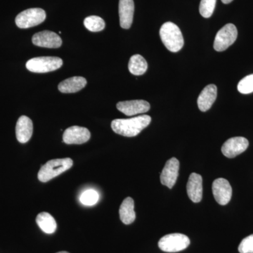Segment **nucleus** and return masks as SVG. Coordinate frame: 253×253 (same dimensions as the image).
<instances>
[{"label": "nucleus", "mask_w": 253, "mask_h": 253, "mask_svg": "<svg viewBox=\"0 0 253 253\" xmlns=\"http://www.w3.org/2000/svg\"><path fill=\"white\" fill-rule=\"evenodd\" d=\"M151 122V118L147 115L137 116L129 119H116L111 123V128L116 134L127 137L138 135Z\"/></svg>", "instance_id": "nucleus-1"}, {"label": "nucleus", "mask_w": 253, "mask_h": 253, "mask_svg": "<svg viewBox=\"0 0 253 253\" xmlns=\"http://www.w3.org/2000/svg\"><path fill=\"white\" fill-rule=\"evenodd\" d=\"M160 36L163 44L169 51L177 52L182 49L184 41L179 28L172 22H166L161 26Z\"/></svg>", "instance_id": "nucleus-2"}, {"label": "nucleus", "mask_w": 253, "mask_h": 253, "mask_svg": "<svg viewBox=\"0 0 253 253\" xmlns=\"http://www.w3.org/2000/svg\"><path fill=\"white\" fill-rule=\"evenodd\" d=\"M73 166V160L69 158L51 160L42 166L38 172V179L42 182H47L66 172Z\"/></svg>", "instance_id": "nucleus-3"}, {"label": "nucleus", "mask_w": 253, "mask_h": 253, "mask_svg": "<svg viewBox=\"0 0 253 253\" xmlns=\"http://www.w3.org/2000/svg\"><path fill=\"white\" fill-rule=\"evenodd\" d=\"M63 65L62 59L55 56L33 58L26 63V68L31 72L44 73L56 71Z\"/></svg>", "instance_id": "nucleus-4"}, {"label": "nucleus", "mask_w": 253, "mask_h": 253, "mask_svg": "<svg viewBox=\"0 0 253 253\" xmlns=\"http://www.w3.org/2000/svg\"><path fill=\"white\" fill-rule=\"evenodd\" d=\"M190 244L188 236L182 234H171L163 236L158 242L161 251L166 253H177L187 249Z\"/></svg>", "instance_id": "nucleus-5"}, {"label": "nucleus", "mask_w": 253, "mask_h": 253, "mask_svg": "<svg viewBox=\"0 0 253 253\" xmlns=\"http://www.w3.org/2000/svg\"><path fill=\"white\" fill-rule=\"evenodd\" d=\"M46 19V13L41 8L25 10L16 16V24L20 28H29L38 26Z\"/></svg>", "instance_id": "nucleus-6"}, {"label": "nucleus", "mask_w": 253, "mask_h": 253, "mask_svg": "<svg viewBox=\"0 0 253 253\" xmlns=\"http://www.w3.org/2000/svg\"><path fill=\"white\" fill-rule=\"evenodd\" d=\"M238 36L237 28L232 23L226 24L221 28L215 36L214 49L217 51H223L232 45Z\"/></svg>", "instance_id": "nucleus-7"}, {"label": "nucleus", "mask_w": 253, "mask_h": 253, "mask_svg": "<svg viewBox=\"0 0 253 253\" xmlns=\"http://www.w3.org/2000/svg\"><path fill=\"white\" fill-rule=\"evenodd\" d=\"M249 146L247 139L243 136L231 138L221 147V152L226 158H233L244 153Z\"/></svg>", "instance_id": "nucleus-8"}, {"label": "nucleus", "mask_w": 253, "mask_h": 253, "mask_svg": "<svg viewBox=\"0 0 253 253\" xmlns=\"http://www.w3.org/2000/svg\"><path fill=\"white\" fill-rule=\"evenodd\" d=\"M212 194L218 204L221 206H225L231 201L232 188L228 180L219 178L213 181Z\"/></svg>", "instance_id": "nucleus-9"}, {"label": "nucleus", "mask_w": 253, "mask_h": 253, "mask_svg": "<svg viewBox=\"0 0 253 253\" xmlns=\"http://www.w3.org/2000/svg\"><path fill=\"white\" fill-rule=\"evenodd\" d=\"M179 169V162L176 158L168 160L161 172V184L167 186L169 189H172L177 180Z\"/></svg>", "instance_id": "nucleus-10"}, {"label": "nucleus", "mask_w": 253, "mask_h": 253, "mask_svg": "<svg viewBox=\"0 0 253 253\" xmlns=\"http://www.w3.org/2000/svg\"><path fill=\"white\" fill-rule=\"evenodd\" d=\"M32 42L35 45L51 49L59 48L62 44V41L59 35L49 31L36 33L32 38Z\"/></svg>", "instance_id": "nucleus-11"}, {"label": "nucleus", "mask_w": 253, "mask_h": 253, "mask_svg": "<svg viewBox=\"0 0 253 253\" xmlns=\"http://www.w3.org/2000/svg\"><path fill=\"white\" fill-rule=\"evenodd\" d=\"M90 131L85 127L73 126L63 133V140L67 144H83L89 140Z\"/></svg>", "instance_id": "nucleus-12"}, {"label": "nucleus", "mask_w": 253, "mask_h": 253, "mask_svg": "<svg viewBox=\"0 0 253 253\" xmlns=\"http://www.w3.org/2000/svg\"><path fill=\"white\" fill-rule=\"evenodd\" d=\"M150 108L149 103L144 100L121 101L117 104L118 110L127 116L148 112Z\"/></svg>", "instance_id": "nucleus-13"}, {"label": "nucleus", "mask_w": 253, "mask_h": 253, "mask_svg": "<svg viewBox=\"0 0 253 253\" xmlns=\"http://www.w3.org/2000/svg\"><path fill=\"white\" fill-rule=\"evenodd\" d=\"M186 190L191 201L196 204L201 202L203 198L202 176L196 173H191L188 180Z\"/></svg>", "instance_id": "nucleus-14"}, {"label": "nucleus", "mask_w": 253, "mask_h": 253, "mask_svg": "<svg viewBox=\"0 0 253 253\" xmlns=\"http://www.w3.org/2000/svg\"><path fill=\"white\" fill-rule=\"evenodd\" d=\"M134 4L133 0H120V24L124 29L130 28L134 17Z\"/></svg>", "instance_id": "nucleus-15"}, {"label": "nucleus", "mask_w": 253, "mask_h": 253, "mask_svg": "<svg viewBox=\"0 0 253 253\" xmlns=\"http://www.w3.org/2000/svg\"><path fill=\"white\" fill-rule=\"evenodd\" d=\"M217 96V88L214 84H209L203 89L198 98V106L200 111L206 112L214 104Z\"/></svg>", "instance_id": "nucleus-16"}, {"label": "nucleus", "mask_w": 253, "mask_h": 253, "mask_svg": "<svg viewBox=\"0 0 253 253\" xmlns=\"http://www.w3.org/2000/svg\"><path fill=\"white\" fill-rule=\"evenodd\" d=\"M33 132V122L27 116H22L18 118L16 126V134L18 141L25 144L31 139Z\"/></svg>", "instance_id": "nucleus-17"}, {"label": "nucleus", "mask_w": 253, "mask_h": 253, "mask_svg": "<svg viewBox=\"0 0 253 253\" xmlns=\"http://www.w3.org/2000/svg\"><path fill=\"white\" fill-rule=\"evenodd\" d=\"M86 84L85 78L83 77H73L68 78L61 82L59 84V90L62 93L69 94L81 91Z\"/></svg>", "instance_id": "nucleus-18"}, {"label": "nucleus", "mask_w": 253, "mask_h": 253, "mask_svg": "<svg viewBox=\"0 0 253 253\" xmlns=\"http://www.w3.org/2000/svg\"><path fill=\"white\" fill-rule=\"evenodd\" d=\"M119 214L121 221L125 224L127 225L134 222L136 219L134 200L130 197L126 198L120 207Z\"/></svg>", "instance_id": "nucleus-19"}, {"label": "nucleus", "mask_w": 253, "mask_h": 253, "mask_svg": "<svg viewBox=\"0 0 253 253\" xmlns=\"http://www.w3.org/2000/svg\"><path fill=\"white\" fill-rule=\"evenodd\" d=\"M36 222L46 234H53L56 230L57 224L54 218L48 212H41L37 216Z\"/></svg>", "instance_id": "nucleus-20"}, {"label": "nucleus", "mask_w": 253, "mask_h": 253, "mask_svg": "<svg viewBox=\"0 0 253 253\" xmlns=\"http://www.w3.org/2000/svg\"><path fill=\"white\" fill-rule=\"evenodd\" d=\"M128 68L131 74L134 76H141L147 71L148 63L141 55H133L129 59Z\"/></svg>", "instance_id": "nucleus-21"}, {"label": "nucleus", "mask_w": 253, "mask_h": 253, "mask_svg": "<svg viewBox=\"0 0 253 253\" xmlns=\"http://www.w3.org/2000/svg\"><path fill=\"white\" fill-rule=\"evenodd\" d=\"M86 29L91 32H100L105 28V21L103 18L97 16H90L86 17L84 21Z\"/></svg>", "instance_id": "nucleus-22"}, {"label": "nucleus", "mask_w": 253, "mask_h": 253, "mask_svg": "<svg viewBox=\"0 0 253 253\" xmlns=\"http://www.w3.org/2000/svg\"><path fill=\"white\" fill-rule=\"evenodd\" d=\"M217 0H201L199 6L200 14L204 18L212 16L215 8Z\"/></svg>", "instance_id": "nucleus-23"}, {"label": "nucleus", "mask_w": 253, "mask_h": 253, "mask_svg": "<svg viewBox=\"0 0 253 253\" xmlns=\"http://www.w3.org/2000/svg\"><path fill=\"white\" fill-rule=\"evenodd\" d=\"M99 199V194L92 189L86 190L82 194L80 201L85 206H94Z\"/></svg>", "instance_id": "nucleus-24"}, {"label": "nucleus", "mask_w": 253, "mask_h": 253, "mask_svg": "<svg viewBox=\"0 0 253 253\" xmlns=\"http://www.w3.org/2000/svg\"><path fill=\"white\" fill-rule=\"evenodd\" d=\"M238 90L243 94H249L253 92V74L243 78L237 86Z\"/></svg>", "instance_id": "nucleus-25"}, {"label": "nucleus", "mask_w": 253, "mask_h": 253, "mask_svg": "<svg viewBox=\"0 0 253 253\" xmlns=\"http://www.w3.org/2000/svg\"><path fill=\"white\" fill-rule=\"evenodd\" d=\"M240 253H253V234L242 240L239 246Z\"/></svg>", "instance_id": "nucleus-26"}, {"label": "nucleus", "mask_w": 253, "mask_h": 253, "mask_svg": "<svg viewBox=\"0 0 253 253\" xmlns=\"http://www.w3.org/2000/svg\"><path fill=\"white\" fill-rule=\"evenodd\" d=\"M232 1L233 0H221V1L225 4H229V3H231Z\"/></svg>", "instance_id": "nucleus-27"}, {"label": "nucleus", "mask_w": 253, "mask_h": 253, "mask_svg": "<svg viewBox=\"0 0 253 253\" xmlns=\"http://www.w3.org/2000/svg\"><path fill=\"white\" fill-rule=\"evenodd\" d=\"M69 253L66 252V251H62V252H59V253Z\"/></svg>", "instance_id": "nucleus-28"}]
</instances>
